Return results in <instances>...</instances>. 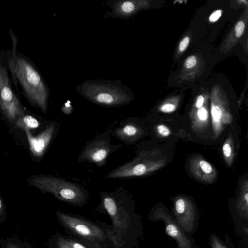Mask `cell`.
<instances>
[{
	"label": "cell",
	"instance_id": "1f68e13d",
	"mask_svg": "<svg viewBox=\"0 0 248 248\" xmlns=\"http://www.w3.org/2000/svg\"><path fill=\"white\" fill-rule=\"evenodd\" d=\"M4 204L0 197V217H2L4 215Z\"/></svg>",
	"mask_w": 248,
	"mask_h": 248
},
{
	"label": "cell",
	"instance_id": "4fadbf2b",
	"mask_svg": "<svg viewBox=\"0 0 248 248\" xmlns=\"http://www.w3.org/2000/svg\"><path fill=\"white\" fill-rule=\"evenodd\" d=\"M189 170L198 180L207 184L213 183L217 176L214 167L200 155L192 157L189 161Z\"/></svg>",
	"mask_w": 248,
	"mask_h": 248
},
{
	"label": "cell",
	"instance_id": "83f0119b",
	"mask_svg": "<svg viewBox=\"0 0 248 248\" xmlns=\"http://www.w3.org/2000/svg\"><path fill=\"white\" fill-rule=\"evenodd\" d=\"M63 239L66 244L71 248H86L84 246L77 242L72 240Z\"/></svg>",
	"mask_w": 248,
	"mask_h": 248
},
{
	"label": "cell",
	"instance_id": "6da1fadb",
	"mask_svg": "<svg viewBox=\"0 0 248 248\" xmlns=\"http://www.w3.org/2000/svg\"><path fill=\"white\" fill-rule=\"evenodd\" d=\"M7 65L14 81L17 80L28 100L44 113L47 110L48 92L47 87L31 61L15 51L7 54Z\"/></svg>",
	"mask_w": 248,
	"mask_h": 248
},
{
	"label": "cell",
	"instance_id": "5bb4252c",
	"mask_svg": "<svg viewBox=\"0 0 248 248\" xmlns=\"http://www.w3.org/2000/svg\"><path fill=\"white\" fill-rule=\"evenodd\" d=\"M144 133L140 125L128 119L121 123L119 126L110 130V134L126 145L133 144Z\"/></svg>",
	"mask_w": 248,
	"mask_h": 248
},
{
	"label": "cell",
	"instance_id": "7a4b0ae2",
	"mask_svg": "<svg viewBox=\"0 0 248 248\" xmlns=\"http://www.w3.org/2000/svg\"><path fill=\"white\" fill-rule=\"evenodd\" d=\"M28 183L42 193H50L56 198L75 206L87 203L88 193L82 186L57 176L37 174L31 176Z\"/></svg>",
	"mask_w": 248,
	"mask_h": 248
},
{
	"label": "cell",
	"instance_id": "4316f807",
	"mask_svg": "<svg viewBox=\"0 0 248 248\" xmlns=\"http://www.w3.org/2000/svg\"><path fill=\"white\" fill-rule=\"evenodd\" d=\"M222 14V11L220 9L214 11L209 16V21L211 23L216 22L221 17Z\"/></svg>",
	"mask_w": 248,
	"mask_h": 248
},
{
	"label": "cell",
	"instance_id": "5b68a950",
	"mask_svg": "<svg viewBox=\"0 0 248 248\" xmlns=\"http://www.w3.org/2000/svg\"><path fill=\"white\" fill-rule=\"evenodd\" d=\"M7 65V54H0V109L10 121H16L24 115L20 100L11 85Z\"/></svg>",
	"mask_w": 248,
	"mask_h": 248
},
{
	"label": "cell",
	"instance_id": "52a82bcc",
	"mask_svg": "<svg viewBox=\"0 0 248 248\" xmlns=\"http://www.w3.org/2000/svg\"><path fill=\"white\" fill-rule=\"evenodd\" d=\"M56 214L61 224L82 238L90 241H102L105 238L103 231L88 221L59 211H56Z\"/></svg>",
	"mask_w": 248,
	"mask_h": 248
},
{
	"label": "cell",
	"instance_id": "603a6c76",
	"mask_svg": "<svg viewBox=\"0 0 248 248\" xmlns=\"http://www.w3.org/2000/svg\"><path fill=\"white\" fill-rule=\"evenodd\" d=\"M197 63V59L195 55L188 57L185 60L184 65L187 69L193 68Z\"/></svg>",
	"mask_w": 248,
	"mask_h": 248
},
{
	"label": "cell",
	"instance_id": "8fae6325",
	"mask_svg": "<svg viewBox=\"0 0 248 248\" xmlns=\"http://www.w3.org/2000/svg\"><path fill=\"white\" fill-rule=\"evenodd\" d=\"M173 212L179 225L185 232H191L196 218L195 209L192 201L186 196H178L174 202Z\"/></svg>",
	"mask_w": 248,
	"mask_h": 248
},
{
	"label": "cell",
	"instance_id": "3957f363",
	"mask_svg": "<svg viewBox=\"0 0 248 248\" xmlns=\"http://www.w3.org/2000/svg\"><path fill=\"white\" fill-rule=\"evenodd\" d=\"M165 155L159 149L141 150L130 161L114 169L106 176L109 179H125L148 175L164 167Z\"/></svg>",
	"mask_w": 248,
	"mask_h": 248
},
{
	"label": "cell",
	"instance_id": "9c48e42d",
	"mask_svg": "<svg viewBox=\"0 0 248 248\" xmlns=\"http://www.w3.org/2000/svg\"><path fill=\"white\" fill-rule=\"evenodd\" d=\"M210 115L214 137L217 138L224 128L231 124L233 120L232 115L225 98L217 93H212Z\"/></svg>",
	"mask_w": 248,
	"mask_h": 248
},
{
	"label": "cell",
	"instance_id": "d4e9b609",
	"mask_svg": "<svg viewBox=\"0 0 248 248\" xmlns=\"http://www.w3.org/2000/svg\"><path fill=\"white\" fill-rule=\"evenodd\" d=\"M211 245L212 248H227L215 235L211 236Z\"/></svg>",
	"mask_w": 248,
	"mask_h": 248
},
{
	"label": "cell",
	"instance_id": "7c38bea8",
	"mask_svg": "<svg viewBox=\"0 0 248 248\" xmlns=\"http://www.w3.org/2000/svg\"><path fill=\"white\" fill-rule=\"evenodd\" d=\"M153 217L155 220H161L164 223L166 233L176 241L178 248H192L190 240L164 208L160 207L156 209Z\"/></svg>",
	"mask_w": 248,
	"mask_h": 248
},
{
	"label": "cell",
	"instance_id": "4dcf8cb0",
	"mask_svg": "<svg viewBox=\"0 0 248 248\" xmlns=\"http://www.w3.org/2000/svg\"><path fill=\"white\" fill-rule=\"evenodd\" d=\"M72 106L68 102L65 103L62 108V112L66 114H70L72 112Z\"/></svg>",
	"mask_w": 248,
	"mask_h": 248
},
{
	"label": "cell",
	"instance_id": "ac0fdd59",
	"mask_svg": "<svg viewBox=\"0 0 248 248\" xmlns=\"http://www.w3.org/2000/svg\"><path fill=\"white\" fill-rule=\"evenodd\" d=\"M16 126L24 130H31L38 128L40 126V122L35 117L30 115H24L18 118L15 122Z\"/></svg>",
	"mask_w": 248,
	"mask_h": 248
},
{
	"label": "cell",
	"instance_id": "30bf717a",
	"mask_svg": "<svg viewBox=\"0 0 248 248\" xmlns=\"http://www.w3.org/2000/svg\"><path fill=\"white\" fill-rule=\"evenodd\" d=\"M59 127L57 122L53 121L36 136H33L29 130H24L27 136L30 151L34 157L40 158L44 155Z\"/></svg>",
	"mask_w": 248,
	"mask_h": 248
},
{
	"label": "cell",
	"instance_id": "f1b7e54d",
	"mask_svg": "<svg viewBox=\"0 0 248 248\" xmlns=\"http://www.w3.org/2000/svg\"><path fill=\"white\" fill-rule=\"evenodd\" d=\"M206 102L207 100L204 96L202 95H199L197 97L193 107L195 108H199L202 106Z\"/></svg>",
	"mask_w": 248,
	"mask_h": 248
},
{
	"label": "cell",
	"instance_id": "2e32d148",
	"mask_svg": "<svg viewBox=\"0 0 248 248\" xmlns=\"http://www.w3.org/2000/svg\"><path fill=\"white\" fill-rule=\"evenodd\" d=\"M239 216L244 218L248 217V181L247 178L241 182L239 196L235 204Z\"/></svg>",
	"mask_w": 248,
	"mask_h": 248
},
{
	"label": "cell",
	"instance_id": "d6986e66",
	"mask_svg": "<svg viewBox=\"0 0 248 248\" xmlns=\"http://www.w3.org/2000/svg\"><path fill=\"white\" fill-rule=\"evenodd\" d=\"M222 150L225 162L228 166H231L234 157V147L233 140L231 135L224 141Z\"/></svg>",
	"mask_w": 248,
	"mask_h": 248
},
{
	"label": "cell",
	"instance_id": "277c9868",
	"mask_svg": "<svg viewBox=\"0 0 248 248\" xmlns=\"http://www.w3.org/2000/svg\"><path fill=\"white\" fill-rule=\"evenodd\" d=\"M81 93L91 102L106 107L126 105L131 100L128 91L122 86L101 82H87L80 87Z\"/></svg>",
	"mask_w": 248,
	"mask_h": 248
},
{
	"label": "cell",
	"instance_id": "ba28073f",
	"mask_svg": "<svg viewBox=\"0 0 248 248\" xmlns=\"http://www.w3.org/2000/svg\"><path fill=\"white\" fill-rule=\"evenodd\" d=\"M118 188L111 192L100 193L102 204L110 216L115 230L124 233L129 226V219L122 203L118 200Z\"/></svg>",
	"mask_w": 248,
	"mask_h": 248
},
{
	"label": "cell",
	"instance_id": "ffe728a7",
	"mask_svg": "<svg viewBox=\"0 0 248 248\" xmlns=\"http://www.w3.org/2000/svg\"><path fill=\"white\" fill-rule=\"evenodd\" d=\"M0 248H31L27 243H24L15 238H8L0 240Z\"/></svg>",
	"mask_w": 248,
	"mask_h": 248
},
{
	"label": "cell",
	"instance_id": "7402d4cb",
	"mask_svg": "<svg viewBox=\"0 0 248 248\" xmlns=\"http://www.w3.org/2000/svg\"><path fill=\"white\" fill-rule=\"evenodd\" d=\"M157 133L162 137H167L171 134L170 129L166 125L159 124L156 127Z\"/></svg>",
	"mask_w": 248,
	"mask_h": 248
},
{
	"label": "cell",
	"instance_id": "484cf974",
	"mask_svg": "<svg viewBox=\"0 0 248 248\" xmlns=\"http://www.w3.org/2000/svg\"><path fill=\"white\" fill-rule=\"evenodd\" d=\"M190 42V38L186 36L184 37L180 41L179 44V50L181 52H183L186 50L188 47Z\"/></svg>",
	"mask_w": 248,
	"mask_h": 248
},
{
	"label": "cell",
	"instance_id": "9a60e30c",
	"mask_svg": "<svg viewBox=\"0 0 248 248\" xmlns=\"http://www.w3.org/2000/svg\"><path fill=\"white\" fill-rule=\"evenodd\" d=\"M189 116L192 130L196 132H203L207 128L210 121L207 102L199 108L193 107Z\"/></svg>",
	"mask_w": 248,
	"mask_h": 248
},
{
	"label": "cell",
	"instance_id": "8992f818",
	"mask_svg": "<svg viewBox=\"0 0 248 248\" xmlns=\"http://www.w3.org/2000/svg\"><path fill=\"white\" fill-rule=\"evenodd\" d=\"M110 130L101 133L88 141L78 156L79 162H89L98 167L106 165L109 155L122 147L121 143L113 144Z\"/></svg>",
	"mask_w": 248,
	"mask_h": 248
},
{
	"label": "cell",
	"instance_id": "e0dca14e",
	"mask_svg": "<svg viewBox=\"0 0 248 248\" xmlns=\"http://www.w3.org/2000/svg\"><path fill=\"white\" fill-rule=\"evenodd\" d=\"M134 1H121L114 6V14L121 16H131L137 9Z\"/></svg>",
	"mask_w": 248,
	"mask_h": 248
},
{
	"label": "cell",
	"instance_id": "f546056e",
	"mask_svg": "<svg viewBox=\"0 0 248 248\" xmlns=\"http://www.w3.org/2000/svg\"><path fill=\"white\" fill-rule=\"evenodd\" d=\"M57 248H71L64 241V239L59 237L57 242Z\"/></svg>",
	"mask_w": 248,
	"mask_h": 248
},
{
	"label": "cell",
	"instance_id": "44dd1931",
	"mask_svg": "<svg viewBox=\"0 0 248 248\" xmlns=\"http://www.w3.org/2000/svg\"><path fill=\"white\" fill-rule=\"evenodd\" d=\"M177 107V101L175 100L168 101L160 106L159 110L163 113H170L174 112L176 109Z\"/></svg>",
	"mask_w": 248,
	"mask_h": 248
},
{
	"label": "cell",
	"instance_id": "cb8c5ba5",
	"mask_svg": "<svg viewBox=\"0 0 248 248\" xmlns=\"http://www.w3.org/2000/svg\"><path fill=\"white\" fill-rule=\"evenodd\" d=\"M245 29V24L243 21H239L236 24L234 30L235 35L237 38L240 37L243 34Z\"/></svg>",
	"mask_w": 248,
	"mask_h": 248
}]
</instances>
